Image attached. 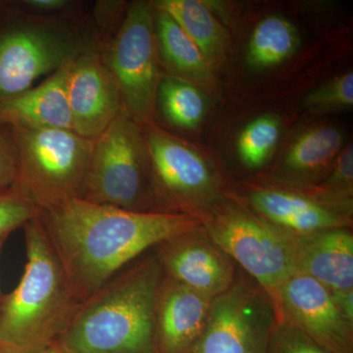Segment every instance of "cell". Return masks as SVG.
<instances>
[{"instance_id": "obj_1", "label": "cell", "mask_w": 353, "mask_h": 353, "mask_svg": "<svg viewBox=\"0 0 353 353\" xmlns=\"http://www.w3.org/2000/svg\"><path fill=\"white\" fill-rule=\"evenodd\" d=\"M81 303L163 241L202 226L196 216L70 199L39 216Z\"/></svg>"}, {"instance_id": "obj_2", "label": "cell", "mask_w": 353, "mask_h": 353, "mask_svg": "<svg viewBox=\"0 0 353 353\" xmlns=\"http://www.w3.org/2000/svg\"><path fill=\"white\" fill-rule=\"evenodd\" d=\"M163 278L154 252L141 255L81 303L58 343L67 353H159L155 307Z\"/></svg>"}, {"instance_id": "obj_3", "label": "cell", "mask_w": 353, "mask_h": 353, "mask_svg": "<svg viewBox=\"0 0 353 353\" xmlns=\"http://www.w3.org/2000/svg\"><path fill=\"white\" fill-rule=\"evenodd\" d=\"M23 228L24 273L0 307V345L13 353L37 352L58 343L82 303L39 218Z\"/></svg>"}, {"instance_id": "obj_4", "label": "cell", "mask_w": 353, "mask_h": 353, "mask_svg": "<svg viewBox=\"0 0 353 353\" xmlns=\"http://www.w3.org/2000/svg\"><path fill=\"white\" fill-rule=\"evenodd\" d=\"M99 50L92 18L85 23L48 19L0 0V101L34 87L88 51Z\"/></svg>"}, {"instance_id": "obj_5", "label": "cell", "mask_w": 353, "mask_h": 353, "mask_svg": "<svg viewBox=\"0 0 353 353\" xmlns=\"http://www.w3.org/2000/svg\"><path fill=\"white\" fill-rule=\"evenodd\" d=\"M13 130L17 176L12 189L41 212L81 199L94 141L72 130Z\"/></svg>"}, {"instance_id": "obj_6", "label": "cell", "mask_w": 353, "mask_h": 353, "mask_svg": "<svg viewBox=\"0 0 353 353\" xmlns=\"http://www.w3.org/2000/svg\"><path fill=\"white\" fill-rule=\"evenodd\" d=\"M81 199L154 212L145 130L124 111L92 143Z\"/></svg>"}, {"instance_id": "obj_7", "label": "cell", "mask_w": 353, "mask_h": 353, "mask_svg": "<svg viewBox=\"0 0 353 353\" xmlns=\"http://www.w3.org/2000/svg\"><path fill=\"white\" fill-rule=\"evenodd\" d=\"M99 52L119 90L123 111L143 126L154 123L161 80L152 2L132 1Z\"/></svg>"}, {"instance_id": "obj_8", "label": "cell", "mask_w": 353, "mask_h": 353, "mask_svg": "<svg viewBox=\"0 0 353 353\" xmlns=\"http://www.w3.org/2000/svg\"><path fill=\"white\" fill-rule=\"evenodd\" d=\"M201 222L208 238L272 297L296 273V236L238 209Z\"/></svg>"}, {"instance_id": "obj_9", "label": "cell", "mask_w": 353, "mask_h": 353, "mask_svg": "<svg viewBox=\"0 0 353 353\" xmlns=\"http://www.w3.org/2000/svg\"><path fill=\"white\" fill-rule=\"evenodd\" d=\"M278 322L270 294L252 279L236 276L211 301L192 353H265Z\"/></svg>"}, {"instance_id": "obj_10", "label": "cell", "mask_w": 353, "mask_h": 353, "mask_svg": "<svg viewBox=\"0 0 353 353\" xmlns=\"http://www.w3.org/2000/svg\"><path fill=\"white\" fill-rule=\"evenodd\" d=\"M150 164V192L154 212L188 214L190 206L213 189L206 162L190 146L160 129L143 126Z\"/></svg>"}, {"instance_id": "obj_11", "label": "cell", "mask_w": 353, "mask_h": 353, "mask_svg": "<svg viewBox=\"0 0 353 353\" xmlns=\"http://www.w3.org/2000/svg\"><path fill=\"white\" fill-rule=\"evenodd\" d=\"M272 299L279 322L303 332L330 353H353V322L341 312L331 290L321 283L294 273Z\"/></svg>"}, {"instance_id": "obj_12", "label": "cell", "mask_w": 353, "mask_h": 353, "mask_svg": "<svg viewBox=\"0 0 353 353\" xmlns=\"http://www.w3.org/2000/svg\"><path fill=\"white\" fill-rule=\"evenodd\" d=\"M164 275L213 299L236 278L233 260L208 238L202 226L155 246Z\"/></svg>"}, {"instance_id": "obj_13", "label": "cell", "mask_w": 353, "mask_h": 353, "mask_svg": "<svg viewBox=\"0 0 353 353\" xmlns=\"http://www.w3.org/2000/svg\"><path fill=\"white\" fill-rule=\"evenodd\" d=\"M66 87L72 131L83 138L94 141L123 111L119 90L99 50L70 64Z\"/></svg>"}, {"instance_id": "obj_14", "label": "cell", "mask_w": 353, "mask_h": 353, "mask_svg": "<svg viewBox=\"0 0 353 353\" xmlns=\"http://www.w3.org/2000/svg\"><path fill=\"white\" fill-rule=\"evenodd\" d=\"M248 199L262 220L294 236L352 225L350 199L322 190L317 196H311L294 190L261 188L252 190Z\"/></svg>"}, {"instance_id": "obj_15", "label": "cell", "mask_w": 353, "mask_h": 353, "mask_svg": "<svg viewBox=\"0 0 353 353\" xmlns=\"http://www.w3.org/2000/svg\"><path fill=\"white\" fill-rule=\"evenodd\" d=\"M211 301L164 275L155 307L159 353H192L205 326Z\"/></svg>"}, {"instance_id": "obj_16", "label": "cell", "mask_w": 353, "mask_h": 353, "mask_svg": "<svg viewBox=\"0 0 353 353\" xmlns=\"http://www.w3.org/2000/svg\"><path fill=\"white\" fill-rule=\"evenodd\" d=\"M72 62L39 85L0 101V124L23 129L72 130L66 87Z\"/></svg>"}, {"instance_id": "obj_17", "label": "cell", "mask_w": 353, "mask_h": 353, "mask_svg": "<svg viewBox=\"0 0 353 353\" xmlns=\"http://www.w3.org/2000/svg\"><path fill=\"white\" fill-rule=\"evenodd\" d=\"M296 270L330 290H353V234L350 228L296 236Z\"/></svg>"}, {"instance_id": "obj_18", "label": "cell", "mask_w": 353, "mask_h": 353, "mask_svg": "<svg viewBox=\"0 0 353 353\" xmlns=\"http://www.w3.org/2000/svg\"><path fill=\"white\" fill-rule=\"evenodd\" d=\"M153 16L158 57L160 65L170 72L167 75L187 81H208L211 65L199 46L169 14L153 7Z\"/></svg>"}, {"instance_id": "obj_19", "label": "cell", "mask_w": 353, "mask_h": 353, "mask_svg": "<svg viewBox=\"0 0 353 353\" xmlns=\"http://www.w3.org/2000/svg\"><path fill=\"white\" fill-rule=\"evenodd\" d=\"M153 7L164 11L199 46L209 63H215L226 48L227 37L220 23L199 0H157Z\"/></svg>"}, {"instance_id": "obj_20", "label": "cell", "mask_w": 353, "mask_h": 353, "mask_svg": "<svg viewBox=\"0 0 353 353\" xmlns=\"http://www.w3.org/2000/svg\"><path fill=\"white\" fill-rule=\"evenodd\" d=\"M343 136L334 127H318L303 132L290 146L285 157V168L294 178L317 176L336 159Z\"/></svg>"}, {"instance_id": "obj_21", "label": "cell", "mask_w": 353, "mask_h": 353, "mask_svg": "<svg viewBox=\"0 0 353 353\" xmlns=\"http://www.w3.org/2000/svg\"><path fill=\"white\" fill-rule=\"evenodd\" d=\"M161 114L168 124L183 130L196 129L203 118V97L190 81L162 75L155 99V113Z\"/></svg>"}, {"instance_id": "obj_22", "label": "cell", "mask_w": 353, "mask_h": 353, "mask_svg": "<svg viewBox=\"0 0 353 353\" xmlns=\"http://www.w3.org/2000/svg\"><path fill=\"white\" fill-rule=\"evenodd\" d=\"M299 44L296 27L280 16L260 21L250 37L248 61L257 69L270 68L294 54Z\"/></svg>"}, {"instance_id": "obj_23", "label": "cell", "mask_w": 353, "mask_h": 353, "mask_svg": "<svg viewBox=\"0 0 353 353\" xmlns=\"http://www.w3.org/2000/svg\"><path fill=\"white\" fill-rule=\"evenodd\" d=\"M280 123L272 116L253 120L241 132L238 152L243 163L259 168L267 161L280 138Z\"/></svg>"}, {"instance_id": "obj_24", "label": "cell", "mask_w": 353, "mask_h": 353, "mask_svg": "<svg viewBox=\"0 0 353 353\" xmlns=\"http://www.w3.org/2000/svg\"><path fill=\"white\" fill-rule=\"evenodd\" d=\"M21 10L48 19L85 23L90 20L92 6L78 0H12Z\"/></svg>"}, {"instance_id": "obj_25", "label": "cell", "mask_w": 353, "mask_h": 353, "mask_svg": "<svg viewBox=\"0 0 353 353\" xmlns=\"http://www.w3.org/2000/svg\"><path fill=\"white\" fill-rule=\"evenodd\" d=\"M39 214L41 211L17 190L11 188L2 192L0 194V238L8 236L14 230L24 227Z\"/></svg>"}, {"instance_id": "obj_26", "label": "cell", "mask_w": 353, "mask_h": 353, "mask_svg": "<svg viewBox=\"0 0 353 353\" xmlns=\"http://www.w3.org/2000/svg\"><path fill=\"white\" fill-rule=\"evenodd\" d=\"M306 105L315 110L350 108L353 105V73L347 72L306 97Z\"/></svg>"}, {"instance_id": "obj_27", "label": "cell", "mask_w": 353, "mask_h": 353, "mask_svg": "<svg viewBox=\"0 0 353 353\" xmlns=\"http://www.w3.org/2000/svg\"><path fill=\"white\" fill-rule=\"evenodd\" d=\"M265 353H330L303 332L278 322Z\"/></svg>"}, {"instance_id": "obj_28", "label": "cell", "mask_w": 353, "mask_h": 353, "mask_svg": "<svg viewBox=\"0 0 353 353\" xmlns=\"http://www.w3.org/2000/svg\"><path fill=\"white\" fill-rule=\"evenodd\" d=\"M353 150L352 145H348L336 158L334 171L330 176L322 192L332 196L350 199L352 192Z\"/></svg>"}, {"instance_id": "obj_29", "label": "cell", "mask_w": 353, "mask_h": 353, "mask_svg": "<svg viewBox=\"0 0 353 353\" xmlns=\"http://www.w3.org/2000/svg\"><path fill=\"white\" fill-rule=\"evenodd\" d=\"M17 176V150L12 127L0 124V194L10 190Z\"/></svg>"}, {"instance_id": "obj_30", "label": "cell", "mask_w": 353, "mask_h": 353, "mask_svg": "<svg viewBox=\"0 0 353 353\" xmlns=\"http://www.w3.org/2000/svg\"><path fill=\"white\" fill-rule=\"evenodd\" d=\"M331 292L341 312L353 322V290H331Z\"/></svg>"}, {"instance_id": "obj_31", "label": "cell", "mask_w": 353, "mask_h": 353, "mask_svg": "<svg viewBox=\"0 0 353 353\" xmlns=\"http://www.w3.org/2000/svg\"><path fill=\"white\" fill-rule=\"evenodd\" d=\"M32 353H67L65 352L63 347L59 345V343H54V345H50V347L44 348L43 350Z\"/></svg>"}, {"instance_id": "obj_32", "label": "cell", "mask_w": 353, "mask_h": 353, "mask_svg": "<svg viewBox=\"0 0 353 353\" xmlns=\"http://www.w3.org/2000/svg\"><path fill=\"white\" fill-rule=\"evenodd\" d=\"M7 236H2L0 238V255H1L2 248H3L4 241H6ZM2 301H3V296L0 294V307H1Z\"/></svg>"}, {"instance_id": "obj_33", "label": "cell", "mask_w": 353, "mask_h": 353, "mask_svg": "<svg viewBox=\"0 0 353 353\" xmlns=\"http://www.w3.org/2000/svg\"><path fill=\"white\" fill-rule=\"evenodd\" d=\"M0 353H13L11 352H9L8 350H6V347H2V345H0Z\"/></svg>"}]
</instances>
